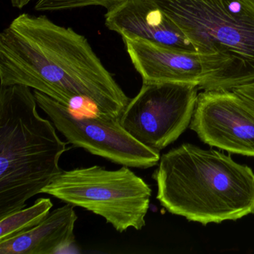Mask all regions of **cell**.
I'll list each match as a JSON object with an SVG mask.
<instances>
[{
	"label": "cell",
	"instance_id": "obj_1",
	"mask_svg": "<svg viewBox=\"0 0 254 254\" xmlns=\"http://www.w3.org/2000/svg\"><path fill=\"white\" fill-rule=\"evenodd\" d=\"M0 81L66 106L84 99L111 117H120L130 100L84 35L44 15L20 14L0 34Z\"/></svg>",
	"mask_w": 254,
	"mask_h": 254
},
{
	"label": "cell",
	"instance_id": "obj_2",
	"mask_svg": "<svg viewBox=\"0 0 254 254\" xmlns=\"http://www.w3.org/2000/svg\"><path fill=\"white\" fill-rule=\"evenodd\" d=\"M157 199L170 213L206 225L254 213V172L213 149L183 144L160 157Z\"/></svg>",
	"mask_w": 254,
	"mask_h": 254
},
{
	"label": "cell",
	"instance_id": "obj_3",
	"mask_svg": "<svg viewBox=\"0 0 254 254\" xmlns=\"http://www.w3.org/2000/svg\"><path fill=\"white\" fill-rule=\"evenodd\" d=\"M27 86L0 90V218L26 207L62 172L67 151L53 122L41 117Z\"/></svg>",
	"mask_w": 254,
	"mask_h": 254
},
{
	"label": "cell",
	"instance_id": "obj_4",
	"mask_svg": "<svg viewBox=\"0 0 254 254\" xmlns=\"http://www.w3.org/2000/svg\"><path fill=\"white\" fill-rule=\"evenodd\" d=\"M195 49L198 89L233 90L254 83V0H151Z\"/></svg>",
	"mask_w": 254,
	"mask_h": 254
},
{
	"label": "cell",
	"instance_id": "obj_5",
	"mask_svg": "<svg viewBox=\"0 0 254 254\" xmlns=\"http://www.w3.org/2000/svg\"><path fill=\"white\" fill-rule=\"evenodd\" d=\"M41 193L99 215L124 233L145 227L151 189L127 166L108 170L93 166L62 171Z\"/></svg>",
	"mask_w": 254,
	"mask_h": 254
},
{
	"label": "cell",
	"instance_id": "obj_6",
	"mask_svg": "<svg viewBox=\"0 0 254 254\" xmlns=\"http://www.w3.org/2000/svg\"><path fill=\"white\" fill-rule=\"evenodd\" d=\"M34 93L38 107L74 147L116 164L135 169H148L160 161V152L133 138L121 126L120 117L97 112L90 117H77L70 107L37 90Z\"/></svg>",
	"mask_w": 254,
	"mask_h": 254
},
{
	"label": "cell",
	"instance_id": "obj_7",
	"mask_svg": "<svg viewBox=\"0 0 254 254\" xmlns=\"http://www.w3.org/2000/svg\"><path fill=\"white\" fill-rule=\"evenodd\" d=\"M198 90L189 83H142L120 115V124L140 143L160 152L190 126Z\"/></svg>",
	"mask_w": 254,
	"mask_h": 254
},
{
	"label": "cell",
	"instance_id": "obj_8",
	"mask_svg": "<svg viewBox=\"0 0 254 254\" xmlns=\"http://www.w3.org/2000/svg\"><path fill=\"white\" fill-rule=\"evenodd\" d=\"M190 127L209 146L254 157V112L233 90L198 94Z\"/></svg>",
	"mask_w": 254,
	"mask_h": 254
},
{
	"label": "cell",
	"instance_id": "obj_9",
	"mask_svg": "<svg viewBox=\"0 0 254 254\" xmlns=\"http://www.w3.org/2000/svg\"><path fill=\"white\" fill-rule=\"evenodd\" d=\"M105 25L123 38H142L196 53L190 40L151 0H123L107 9Z\"/></svg>",
	"mask_w": 254,
	"mask_h": 254
},
{
	"label": "cell",
	"instance_id": "obj_10",
	"mask_svg": "<svg viewBox=\"0 0 254 254\" xmlns=\"http://www.w3.org/2000/svg\"><path fill=\"white\" fill-rule=\"evenodd\" d=\"M123 40L142 83L181 82L199 86L201 82L203 71L197 53L142 38Z\"/></svg>",
	"mask_w": 254,
	"mask_h": 254
},
{
	"label": "cell",
	"instance_id": "obj_11",
	"mask_svg": "<svg viewBox=\"0 0 254 254\" xmlns=\"http://www.w3.org/2000/svg\"><path fill=\"white\" fill-rule=\"evenodd\" d=\"M78 215L74 206L56 208L33 228L0 242L1 254H54L75 242Z\"/></svg>",
	"mask_w": 254,
	"mask_h": 254
},
{
	"label": "cell",
	"instance_id": "obj_12",
	"mask_svg": "<svg viewBox=\"0 0 254 254\" xmlns=\"http://www.w3.org/2000/svg\"><path fill=\"white\" fill-rule=\"evenodd\" d=\"M53 207L51 199L41 197L32 206L0 218V242L33 228L46 218Z\"/></svg>",
	"mask_w": 254,
	"mask_h": 254
},
{
	"label": "cell",
	"instance_id": "obj_13",
	"mask_svg": "<svg viewBox=\"0 0 254 254\" xmlns=\"http://www.w3.org/2000/svg\"><path fill=\"white\" fill-rule=\"evenodd\" d=\"M123 0H38V11H58L90 6H102L108 9Z\"/></svg>",
	"mask_w": 254,
	"mask_h": 254
},
{
	"label": "cell",
	"instance_id": "obj_14",
	"mask_svg": "<svg viewBox=\"0 0 254 254\" xmlns=\"http://www.w3.org/2000/svg\"><path fill=\"white\" fill-rule=\"evenodd\" d=\"M254 112V83L233 90Z\"/></svg>",
	"mask_w": 254,
	"mask_h": 254
},
{
	"label": "cell",
	"instance_id": "obj_15",
	"mask_svg": "<svg viewBox=\"0 0 254 254\" xmlns=\"http://www.w3.org/2000/svg\"><path fill=\"white\" fill-rule=\"evenodd\" d=\"M10 1H11L13 7L22 9L23 7L27 5L29 2H32L33 0H10Z\"/></svg>",
	"mask_w": 254,
	"mask_h": 254
}]
</instances>
